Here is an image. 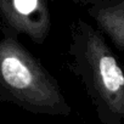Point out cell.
<instances>
[{"mask_svg": "<svg viewBox=\"0 0 124 124\" xmlns=\"http://www.w3.org/2000/svg\"><path fill=\"white\" fill-rule=\"evenodd\" d=\"M67 68L80 80L100 124L124 123V70L103 35L80 20L72 27Z\"/></svg>", "mask_w": 124, "mask_h": 124, "instance_id": "6da1fadb", "label": "cell"}, {"mask_svg": "<svg viewBox=\"0 0 124 124\" xmlns=\"http://www.w3.org/2000/svg\"><path fill=\"white\" fill-rule=\"evenodd\" d=\"M0 86L12 101L35 114L67 117L72 113L57 79L12 38L0 41Z\"/></svg>", "mask_w": 124, "mask_h": 124, "instance_id": "7a4b0ae2", "label": "cell"}, {"mask_svg": "<svg viewBox=\"0 0 124 124\" xmlns=\"http://www.w3.org/2000/svg\"><path fill=\"white\" fill-rule=\"evenodd\" d=\"M0 14L16 33L37 44L47 39L51 24L46 0H0Z\"/></svg>", "mask_w": 124, "mask_h": 124, "instance_id": "3957f363", "label": "cell"}, {"mask_svg": "<svg viewBox=\"0 0 124 124\" xmlns=\"http://www.w3.org/2000/svg\"><path fill=\"white\" fill-rule=\"evenodd\" d=\"M89 15L96 22L99 32L106 35L120 51H124V0L94 1Z\"/></svg>", "mask_w": 124, "mask_h": 124, "instance_id": "277c9868", "label": "cell"}]
</instances>
